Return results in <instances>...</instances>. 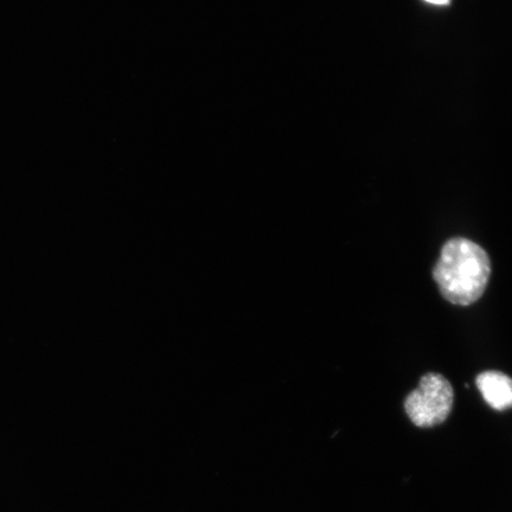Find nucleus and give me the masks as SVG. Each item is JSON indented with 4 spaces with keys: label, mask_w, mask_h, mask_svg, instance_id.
<instances>
[{
    "label": "nucleus",
    "mask_w": 512,
    "mask_h": 512,
    "mask_svg": "<svg viewBox=\"0 0 512 512\" xmlns=\"http://www.w3.org/2000/svg\"><path fill=\"white\" fill-rule=\"evenodd\" d=\"M454 392L443 375L430 373L421 377L419 387L407 396L408 418L421 428L443 424L453 408Z\"/></svg>",
    "instance_id": "f03ea898"
},
{
    "label": "nucleus",
    "mask_w": 512,
    "mask_h": 512,
    "mask_svg": "<svg viewBox=\"0 0 512 512\" xmlns=\"http://www.w3.org/2000/svg\"><path fill=\"white\" fill-rule=\"evenodd\" d=\"M491 275L488 253L465 239L448 240L433 270L441 296L454 305L467 306L483 296Z\"/></svg>",
    "instance_id": "f257e3e1"
},
{
    "label": "nucleus",
    "mask_w": 512,
    "mask_h": 512,
    "mask_svg": "<svg viewBox=\"0 0 512 512\" xmlns=\"http://www.w3.org/2000/svg\"><path fill=\"white\" fill-rule=\"evenodd\" d=\"M425 2L435 5H446L450 3V0H425Z\"/></svg>",
    "instance_id": "20e7f679"
},
{
    "label": "nucleus",
    "mask_w": 512,
    "mask_h": 512,
    "mask_svg": "<svg viewBox=\"0 0 512 512\" xmlns=\"http://www.w3.org/2000/svg\"><path fill=\"white\" fill-rule=\"evenodd\" d=\"M479 392L495 411L512 408V379L499 371H485L476 380Z\"/></svg>",
    "instance_id": "7ed1b4c3"
}]
</instances>
